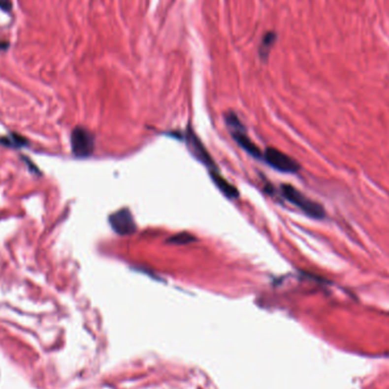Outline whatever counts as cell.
Listing matches in <instances>:
<instances>
[{
	"label": "cell",
	"instance_id": "cell-5",
	"mask_svg": "<svg viewBox=\"0 0 389 389\" xmlns=\"http://www.w3.org/2000/svg\"><path fill=\"white\" fill-rule=\"evenodd\" d=\"M109 225H111L112 229L121 236H128V234L133 233L137 229L133 215L128 208H122V210L113 213L109 216Z\"/></svg>",
	"mask_w": 389,
	"mask_h": 389
},
{
	"label": "cell",
	"instance_id": "cell-8",
	"mask_svg": "<svg viewBox=\"0 0 389 389\" xmlns=\"http://www.w3.org/2000/svg\"><path fill=\"white\" fill-rule=\"evenodd\" d=\"M193 241H194V237L188 232H181L174 234V236H172L171 238H168L167 239L168 244H174V245H186L193 243Z\"/></svg>",
	"mask_w": 389,
	"mask_h": 389
},
{
	"label": "cell",
	"instance_id": "cell-7",
	"mask_svg": "<svg viewBox=\"0 0 389 389\" xmlns=\"http://www.w3.org/2000/svg\"><path fill=\"white\" fill-rule=\"evenodd\" d=\"M211 178L214 181L215 186L226 194L227 198H237L239 197V193L232 185H230L227 180L218 173V171H211Z\"/></svg>",
	"mask_w": 389,
	"mask_h": 389
},
{
	"label": "cell",
	"instance_id": "cell-2",
	"mask_svg": "<svg viewBox=\"0 0 389 389\" xmlns=\"http://www.w3.org/2000/svg\"><path fill=\"white\" fill-rule=\"evenodd\" d=\"M226 122L227 127L230 128V132L232 134L234 141L239 145L241 148L246 150L249 155H252L255 159L260 160V157H263V154L260 153V150L254 142H253L247 134H246L243 124L238 119L237 115L232 112L227 113L226 116Z\"/></svg>",
	"mask_w": 389,
	"mask_h": 389
},
{
	"label": "cell",
	"instance_id": "cell-10",
	"mask_svg": "<svg viewBox=\"0 0 389 389\" xmlns=\"http://www.w3.org/2000/svg\"><path fill=\"white\" fill-rule=\"evenodd\" d=\"M12 7L13 3L10 0H0V9L5 10V12H10Z\"/></svg>",
	"mask_w": 389,
	"mask_h": 389
},
{
	"label": "cell",
	"instance_id": "cell-1",
	"mask_svg": "<svg viewBox=\"0 0 389 389\" xmlns=\"http://www.w3.org/2000/svg\"><path fill=\"white\" fill-rule=\"evenodd\" d=\"M281 194L286 199L291 201L292 205H295L303 211L306 215L311 216L314 219H324L325 216L324 208L321 206L317 201L310 199L305 194H303L299 190L293 188L291 185H282Z\"/></svg>",
	"mask_w": 389,
	"mask_h": 389
},
{
	"label": "cell",
	"instance_id": "cell-11",
	"mask_svg": "<svg viewBox=\"0 0 389 389\" xmlns=\"http://www.w3.org/2000/svg\"><path fill=\"white\" fill-rule=\"evenodd\" d=\"M9 47V43L7 41H0V49L6 50Z\"/></svg>",
	"mask_w": 389,
	"mask_h": 389
},
{
	"label": "cell",
	"instance_id": "cell-3",
	"mask_svg": "<svg viewBox=\"0 0 389 389\" xmlns=\"http://www.w3.org/2000/svg\"><path fill=\"white\" fill-rule=\"evenodd\" d=\"M72 152L76 157L86 159L89 157L95 148V138L89 131L84 128H75L71 135Z\"/></svg>",
	"mask_w": 389,
	"mask_h": 389
},
{
	"label": "cell",
	"instance_id": "cell-4",
	"mask_svg": "<svg viewBox=\"0 0 389 389\" xmlns=\"http://www.w3.org/2000/svg\"><path fill=\"white\" fill-rule=\"evenodd\" d=\"M266 163L276 168L277 171L285 172V173H295L299 170V165L296 161H293L291 156L286 155L285 153L280 152L276 148H267L265 153L263 154Z\"/></svg>",
	"mask_w": 389,
	"mask_h": 389
},
{
	"label": "cell",
	"instance_id": "cell-6",
	"mask_svg": "<svg viewBox=\"0 0 389 389\" xmlns=\"http://www.w3.org/2000/svg\"><path fill=\"white\" fill-rule=\"evenodd\" d=\"M187 142H188V146L192 153L194 154V156L196 157L197 160H199L201 163L206 165L208 168H211L212 171H216L215 164L213 162V159L211 157L210 154L205 148V146L201 144V141L199 140V138L197 137L196 134L194 133L193 130H189L187 132L186 135Z\"/></svg>",
	"mask_w": 389,
	"mask_h": 389
},
{
	"label": "cell",
	"instance_id": "cell-9",
	"mask_svg": "<svg viewBox=\"0 0 389 389\" xmlns=\"http://www.w3.org/2000/svg\"><path fill=\"white\" fill-rule=\"evenodd\" d=\"M276 41V34H274L273 32H269L266 33L265 36L263 38V41H262V45H260V48H259V54L262 57H265L267 54H269L270 48L272 47V45Z\"/></svg>",
	"mask_w": 389,
	"mask_h": 389
}]
</instances>
